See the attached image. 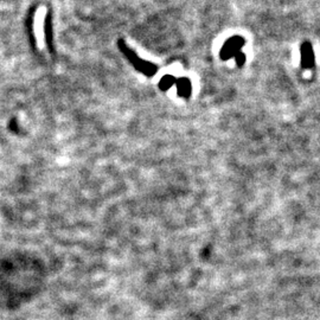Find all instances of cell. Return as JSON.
Masks as SVG:
<instances>
[{"label":"cell","instance_id":"6da1fadb","mask_svg":"<svg viewBox=\"0 0 320 320\" xmlns=\"http://www.w3.org/2000/svg\"><path fill=\"white\" fill-rule=\"evenodd\" d=\"M120 48H121L122 52H124V54L127 56V58L129 59V61H131L132 64L134 65L136 69L140 70V72L145 74V75L152 76L157 73V66L156 65H153L152 63H150V62L143 61L141 58H139L138 56H136L134 52H133L131 49L127 47V45H124L122 43H120Z\"/></svg>","mask_w":320,"mask_h":320},{"label":"cell","instance_id":"7a4b0ae2","mask_svg":"<svg viewBox=\"0 0 320 320\" xmlns=\"http://www.w3.org/2000/svg\"><path fill=\"white\" fill-rule=\"evenodd\" d=\"M300 64L305 70H311L315 66V56L311 42H302L300 47Z\"/></svg>","mask_w":320,"mask_h":320},{"label":"cell","instance_id":"3957f363","mask_svg":"<svg viewBox=\"0 0 320 320\" xmlns=\"http://www.w3.org/2000/svg\"><path fill=\"white\" fill-rule=\"evenodd\" d=\"M244 38L238 36L231 37L230 40H228L227 43L224 44L222 51H221V57L223 59L235 57L238 52H241V49L244 45Z\"/></svg>","mask_w":320,"mask_h":320},{"label":"cell","instance_id":"277c9868","mask_svg":"<svg viewBox=\"0 0 320 320\" xmlns=\"http://www.w3.org/2000/svg\"><path fill=\"white\" fill-rule=\"evenodd\" d=\"M178 94L181 96H189L190 93H191V83L188 79H182L179 80L178 82Z\"/></svg>","mask_w":320,"mask_h":320},{"label":"cell","instance_id":"5b68a950","mask_svg":"<svg viewBox=\"0 0 320 320\" xmlns=\"http://www.w3.org/2000/svg\"><path fill=\"white\" fill-rule=\"evenodd\" d=\"M174 82H175L174 77H172V76L163 77V80H161V82H160V88L161 89H167V88H170Z\"/></svg>","mask_w":320,"mask_h":320},{"label":"cell","instance_id":"8992f818","mask_svg":"<svg viewBox=\"0 0 320 320\" xmlns=\"http://www.w3.org/2000/svg\"><path fill=\"white\" fill-rule=\"evenodd\" d=\"M235 58H236V64L238 65V66H242L244 64V62H245V55L243 54V52H238V54L235 56Z\"/></svg>","mask_w":320,"mask_h":320}]
</instances>
